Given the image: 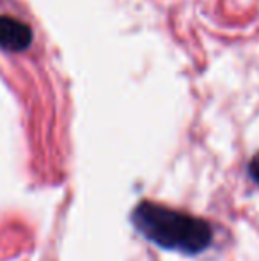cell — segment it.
<instances>
[{"label":"cell","instance_id":"obj_3","mask_svg":"<svg viewBox=\"0 0 259 261\" xmlns=\"http://www.w3.org/2000/svg\"><path fill=\"white\" fill-rule=\"evenodd\" d=\"M249 172L250 176H252V179L259 185V153L256 156L250 160V165H249Z\"/></svg>","mask_w":259,"mask_h":261},{"label":"cell","instance_id":"obj_1","mask_svg":"<svg viewBox=\"0 0 259 261\" xmlns=\"http://www.w3.org/2000/svg\"><path fill=\"white\" fill-rule=\"evenodd\" d=\"M133 224L148 240L170 251L197 254L211 244V227L206 220L156 203L138 204Z\"/></svg>","mask_w":259,"mask_h":261},{"label":"cell","instance_id":"obj_2","mask_svg":"<svg viewBox=\"0 0 259 261\" xmlns=\"http://www.w3.org/2000/svg\"><path fill=\"white\" fill-rule=\"evenodd\" d=\"M32 43V31L18 18L0 16V48L9 52H23Z\"/></svg>","mask_w":259,"mask_h":261}]
</instances>
